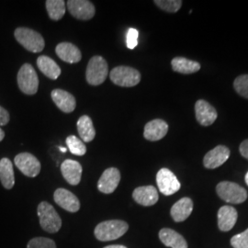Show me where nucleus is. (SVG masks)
I'll return each mask as SVG.
<instances>
[{
	"label": "nucleus",
	"instance_id": "f257e3e1",
	"mask_svg": "<svg viewBox=\"0 0 248 248\" xmlns=\"http://www.w3.org/2000/svg\"><path fill=\"white\" fill-rule=\"evenodd\" d=\"M129 230V224L123 220H108L99 222L96 226L95 237L101 242L119 239Z\"/></svg>",
	"mask_w": 248,
	"mask_h": 248
},
{
	"label": "nucleus",
	"instance_id": "f03ea898",
	"mask_svg": "<svg viewBox=\"0 0 248 248\" xmlns=\"http://www.w3.org/2000/svg\"><path fill=\"white\" fill-rule=\"evenodd\" d=\"M37 213L41 227L49 233H55L62 227V219L52 204L42 202L38 205Z\"/></svg>",
	"mask_w": 248,
	"mask_h": 248
},
{
	"label": "nucleus",
	"instance_id": "7ed1b4c3",
	"mask_svg": "<svg viewBox=\"0 0 248 248\" xmlns=\"http://www.w3.org/2000/svg\"><path fill=\"white\" fill-rule=\"evenodd\" d=\"M14 35L18 44L31 53H41L45 48L44 37L31 29L20 27L16 29Z\"/></svg>",
	"mask_w": 248,
	"mask_h": 248
},
{
	"label": "nucleus",
	"instance_id": "20e7f679",
	"mask_svg": "<svg viewBox=\"0 0 248 248\" xmlns=\"http://www.w3.org/2000/svg\"><path fill=\"white\" fill-rule=\"evenodd\" d=\"M216 192L222 201L228 203L240 204L248 199L247 190L237 183L222 181L216 186Z\"/></svg>",
	"mask_w": 248,
	"mask_h": 248
},
{
	"label": "nucleus",
	"instance_id": "39448f33",
	"mask_svg": "<svg viewBox=\"0 0 248 248\" xmlns=\"http://www.w3.org/2000/svg\"><path fill=\"white\" fill-rule=\"evenodd\" d=\"M109 78L114 85L124 88H132L138 85L141 81V74L135 68L130 66H117L113 68L110 74Z\"/></svg>",
	"mask_w": 248,
	"mask_h": 248
},
{
	"label": "nucleus",
	"instance_id": "423d86ee",
	"mask_svg": "<svg viewBox=\"0 0 248 248\" xmlns=\"http://www.w3.org/2000/svg\"><path fill=\"white\" fill-rule=\"evenodd\" d=\"M108 74V67L106 60L100 56L96 55L93 56L89 60L86 78L91 86H99L105 82Z\"/></svg>",
	"mask_w": 248,
	"mask_h": 248
},
{
	"label": "nucleus",
	"instance_id": "0eeeda50",
	"mask_svg": "<svg viewBox=\"0 0 248 248\" xmlns=\"http://www.w3.org/2000/svg\"><path fill=\"white\" fill-rule=\"evenodd\" d=\"M18 86L21 92L26 95H34L39 89V78L33 66L24 63L18 73Z\"/></svg>",
	"mask_w": 248,
	"mask_h": 248
},
{
	"label": "nucleus",
	"instance_id": "6e6552de",
	"mask_svg": "<svg viewBox=\"0 0 248 248\" xmlns=\"http://www.w3.org/2000/svg\"><path fill=\"white\" fill-rule=\"evenodd\" d=\"M156 183L160 192L166 196L175 194L181 187L176 175L169 169H160L156 174Z\"/></svg>",
	"mask_w": 248,
	"mask_h": 248
},
{
	"label": "nucleus",
	"instance_id": "1a4fd4ad",
	"mask_svg": "<svg viewBox=\"0 0 248 248\" xmlns=\"http://www.w3.org/2000/svg\"><path fill=\"white\" fill-rule=\"evenodd\" d=\"M14 163L20 172L26 177H37L42 169L40 161L30 153L18 154L14 159Z\"/></svg>",
	"mask_w": 248,
	"mask_h": 248
},
{
	"label": "nucleus",
	"instance_id": "9d476101",
	"mask_svg": "<svg viewBox=\"0 0 248 248\" xmlns=\"http://www.w3.org/2000/svg\"><path fill=\"white\" fill-rule=\"evenodd\" d=\"M66 6L72 16L81 20H89L96 14L95 6L88 0H69Z\"/></svg>",
	"mask_w": 248,
	"mask_h": 248
},
{
	"label": "nucleus",
	"instance_id": "9b49d317",
	"mask_svg": "<svg viewBox=\"0 0 248 248\" xmlns=\"http://www.w3.org/2000/svg\"><path fill=\"white\" fill-rule=\"evenodd\" d=\"M53 200L55 203L69 213H78L80 209L78 198L65 188H57L54 191Z\"/></svg>",
	"mask_w": 248,
	"mask_h": 248
},
{
	"label": "nucleus",
	"instance_id": "f8f14e48",
	"mask_svg": "<svg viewBox=\"0 0 248 248\" xmlns=\"http://www.w3.org/2000/svg\"><path fill=\"white\" fill-rule=\"evenodd\" d=\"M121 181V172L116 168L106 169L98 182V189L104 194H111L116 190Z\"/></svg>",
	"mask_w": 248,
	"mask_h": 248
},
{
	"label": "nucleus",
	"instance_id": "ddd939ff",
	"mask_svg": "<svg viewBox=\"0 0 248 248\" xmlns=\"http://www.w3.org/2000/svg\"><path fill=\"white\" fill-rule=\"evenodd\" d=\"M230 149L225 145H218L213 150L209 151L203 158L206 169H214L222 166L230 157Z\"/></svg>",
	"mask_w": 248,
	"mask_h": 248
},
{
	"label": "nucleus",
	"instance_id": "4468645a",
	"mask_svg": "<svg viewBox=\"0 0 248 248\" xmlns=\"http://www.w3.org/2000/svg\"><path fill=\"white\" fill-rule=\"evenodd\" d=\"M195 115L198 123L202 126L212 125L218 117L216 109L204 99H200L196 102Z\"/></svg>",
	"mask_w": 248,
	"mask_h": 248
},
{
	"label": "nucleus",
	"instance_id": "2eb2a0df",
	"mask_svg": "<svg viewBox=\"0 0 248 248\" xmlns=\"http://www.w3.org/2000/svg\"><path fill=\"white\" fill-rule=\"evenodd\" d=\"M62 177L72 186H78L81 181L83 169L79 162L75 160H64L61 165Z\"/></svg>",
	"mask_w": 248,
	"mask_h": 248
},
{
	"label": "nucleus",
	"instance_id": "dca6fc26",
	"mask_svg": "<svg viewBox=\"0 0 248 248\" xmlns=\"http://www.w3.org/2000/svg\"><path fill=\"white\" fill-rule=\"evenodd\" d=\"M169 132V124L165 121L156 119L145 124L143 136L146 140L155 142L163 139Z\"/></svg>",
	"mask_w": 248,
	"mask_h": 248
},
{
	"label": "nucleus",
	"instance_id": "f3484780",
	"mask_svg": "<svg viewBox=\"0 0 248 248\" xmlns=\"http://www.w3.org/2000/svg\"><path fill=\"white\" fill-rule=\"evenodd\" d=\"M133 199L136 203L149 207L158 202L159 196L157 189L154 186H142L136 187L133 192Z\"/></svg>",
	"mask_w": 248,
	"mask_h": 248
},
{
	"label": "nucleus",
	"instance_id": "a211bd4d",
	"mask_svg": "<svg viewBox=\"0 0 248 248\" xmlns=\"http://www.w3.org/2000/svg\"><path fill=\"white\" fill-rule=\"evenodd\" d=\"M51 97L54 104L64 113H71L77 107V100L75 97L65 90L53 89Z\"/></svg>",
	"mask_w": 248,
	"mask_h": 248
},
{
	"label": "nucleus",
	"instance_id": "6ab92c4d",
	"mask_svg": "<svg viewBox=\"0 0 248 248\" xmlns=\"http://www.w3.org/2000/svg\"><path fill=\"white\" fill-rule=\"evenodd\" d=\"M193 211V202L190 198L184 197L174 204L170 210V215L176 222L186 221Z\"/></svg>",
	"mask_w": 248,
	"mask_h": 248
},
{
	"label": "nucleus",
	"instance_id": "aec40b11",
	"mask_svg": "<svg viewBox=\"0 0 248 248\" xmlns=\"http://www.w3.org/2000/svg\"><path fill=\"white\" fill-rule=\"evenodd\" d=\"M238 218L237 211L232 206H222L218 211V227L222 232H228L233 228Z\"/></svg>",
	"mask_w": 248,
	"mask_h": 248
},
{
	"label": "nucleus",
	"instance_id": "412c9836",
	"mask_svg": "<svg viewBox=\"0 0 248 248\" xmlns=\"http://www.w3.org/2000/svg\"><path fill=\"white\" fill-rule=\"evenodd\" d=\"M55 53L62 61L69 63L78 62L82 59L79 49L71 43L59 44L55 48Z\"/></svg>",
	"mask_w": 248,
	"mask_h": 248
},
{
	"label": "nucleus",
	"instance_id": "4be33fe9",
	"mask_svg": "<svg viewBox=\"0 0 248 248\" xmlns=\"http://www.w3.org/2000/svg\"><path fill=\"white\" fill-rule=\"evenodd\" d=\"M159 239L167 248H187L185 238L175 230L163 228L159 232Z\"/></svg>",
	"mask_w": 248,
	"mask_h": 248
},
{
	"label": "nucleus",
	"instance_id": "5701e85b",
	"mask_svg": "<svg viewBox=\"0 0 248 248\" xmlns=\"http://www.w3.org/2000/svg\"><path fill=\"white\" fill-rule=\"evenodd\" d=\"M37 66L50 79L56 80L61 75L60 66L52 58L46 55H41L40 57H38Z\"/></svg>",
	"mask_w": 248,
	"mask_h": 248
},
{
	"label": "nucleus",
	"instance_id": "b1692460",
	"mask_svg": "<svg viewBox=\"0 0 248 248\" xmlns=\"http://www.w3.org/2000/svg\"><path fill=\"white\" fill-rule=\"evenodd\" d=\"M0 182L6 189H11L15 185L13 165L6 157L0 160Z\"/></svg>",
	"mask_w": 248,
	"mask_h": 248
},
{
	"label": "nucleus",
	"instance_id": "393cba45",
	"mask_svg": "<svg viewBox=\"0 0 248 248\" xmlns=\"http://www.w3.org/2000/svg\"><path fill=\"white\" fill-rule=\"evenodd\" d=\"M173 71L177 72L183 75L194 74L201 69V64L198 62L186 59L185 57H175L171 61Z\"/></svg>",
	"mask_w": 248,
	"mask_h": 248
},
{
	"label": "nucleus",
	"instance_id": "a878e982",
	"mask_svg": "<svg viewBox=\"0 0 248 248\" xmlns=\"http://www.w3.org/2000/svg\"><path fill=\"white\" fill-rule=\"evenodd\" d=\"M78 131L82 141L85 142H92L96 136V131L91 118L88 115L81 116L78 121Z\"/></svg>",
	"mask_w": 248,
	"mask_h": 248
},
{
	"label": "nucleus",
	"instance_id": "bb28decb",
	"mask_svg": "<svg viewBox=\"0 0 248 248\" xmlns=\"http://www.w3.org/2000/svg\"><path fill=\"white\" fill-rule=\"evenodd\" d=\"M45 6L49 17L53 20H60L65 14V2L63 0H47Z\"/></svg>",
	"mask_w": 248,
	"mask_h": 248
},
{
	"label": "nucleus",
	"instance_id": "cd10ccee",
	"mask_svg": "<svg viewBox=\"0 0 248 248\" xmlns=\"http://www.w3.org/2000/svg\"><path fill=\"white\" fill-rule=\"evenodd\" d=\"M66 145L73 155L83 156L87 153V146L83 141L75 135H69L66 138Z\"/></svg>",
	"mask_w": 248,
	"mask_h": 248
},
{
	"label": "nucleus",
	"instance_id": "c85d7f7f",
	"mask_svg": "<svg viewBox=\"0 0 248 248\" xmlns=\"http://www.w3.org/2000/svg\"><path fill=\"white\" fill-rule=\"evenodd\" d=\"M154 3L159 9L169 13H176L182 6L181 0H155Z\"/></svg>",
	"mask_w": 248,
	"mask_h": 248
},
{
	"label": "nucleus",
	"instance_id": "c756f323",
	"mask_svg": "<svg viewBox=\"0 0 248 248\" xmlns=\"http://www.w3.org/2000/svg\"><path fill=\"white\" fill-rule=\"evenodd\" d=\"M233 88L240 96L248 99V75H242L236 78L233 82Z\"/></svg>",
	"mask_w": 248,
	"mask_h": 248
},
{
	"label": "nucleus",
	"instance_id": "7c9ffc66",
	"mask_svg": "<svg viewBox=\"0 0 248 248\" xmlns=\"http://www.w3.org/2000/svg\"><path fill=\"white\" fill-rule=\"evenodd\" d=\"M27 248H57L53 239L47 237H35L30 240Z\"/></svg>",
	"mask_w": 248,
	"mask_h": 248
},
{
	"label": "nucleus",
	"instance_id": "2f4dec72",
	"mask_svg": "<svg viewBox=\"0 0 248 248\" xmlns=\"http://www.w3.org/2000/svg\"><path fill=\"white\" fill-rule=\"evenodd\" d=\"M231 245L233 248H248V229L233 235L231 239Z\"/></svg>",
	"mask_w": 248,
	"mask_h": 248
},
{
	"label": "nucleus",
	"instance_id": "473e14b6",
	"mask_svg": "<svg viewBox=\"0 0 248 248\" xmlns=\"http://www.w3.org/2000/svg\"><path fill=\"white\" fill-rule=\"evenodd\" d=\"M138 36H139V32H138V31L136 29H133V28L129 29L128 33H127V37H126L127 47L129 49L133 50L137 46V45H138Z\"/></svg>",
	"mask_w": 248,
	"mask_h": 248
},
{
	"label": "nucleus",
	"instance_id": "72a5a7b5",
	"mask_svg": "<svg viewBox=\"0 0 248 248\" xmlns=\"http://www.w3.org/2000/svg\"><path fill=\"white\" fill-rule=\"evenodd\" d=\"M10 120L9 111L3 107L0 106V126H5L9 124Z\"/></svg>",
	"mask_w": 248,
	"mask_h": 248
},
{
	"label": "nucleus",
	"instance_id": "f704fd0d",
	"mask_svg": "<svg viewBox=\"0 0 248 248\" xmlns=\"http://www.w3.org/2000/svg\"><path fill=\"white\" fill-rule=\"evenodd\" d=\"M239 151L242 156L248 159V139L245 140L240 144Z\"/></svg>",
	"mask_w": 248,
	"mask_h": 248
},
{
	"label": "nucleus",
	"instance_id": "c9c22d12",
	"mask_svg": "<svg viewBox=\"0 0 248 248\" xmlns=\"http://www.w3.org/2000/svg\"><path fill=\"white\" fill-rule=\"evenodd\" d=\"M127 248L124 246H121V245H112V246H107L105 248Z\"/></svg>",
	"mask_w": 248,
	"mask_h": 248
},
{
	"label": "nucleus",
	"instance_id": "e433bc0d",
	"mask_svg": "<svg viewBox=\"0 0 248 248\" xmlns=\"http://www.w3.org/2000/svg\"><path fill=\"white\" fill-rule=\"evenodd\" d=\"M4 137H5V133H4V131L0 128V142L4 139Z\"/></svg>",
	"mask_w": 248,
	"mask_h": 248
},
{
	"label": "nucleus",
	"instance_id": "4c0bfd02",
	"mask_svg": "<svg viewBox=\"0 0 248 248\" xmlns=\"http://www.w3.org/2000/svg\"><path fill=\"white\" fill-rule=\"evenodd\" d=\"M245 180H246V183H247V185L248 186V172L247 173V175H246V177H245Z\"/></svg>",
	"mask_w": 248,
	"mask_h": 248
},
{
	"label": "nucleus",
	"instance_id": "58836bf2",
	"mask_svg": "<svg viewBox=\"0 0 248 248\" xmlns=\"http://www.w3.org/2000/svg\"><path fill=\"white\" fill-rule=\"evenodd\" d=\"M60 150H61V152H62V153H65V152H66V148H63V147H60Z\"/></svg>",
	"mask_w": 248,
	"mask_h": 248
}]
</instances>
